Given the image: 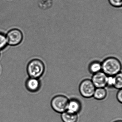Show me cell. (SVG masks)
Returning <instances> with one entry per match:
<instances>
[{"instance_id": "6da1fadb", "label": "cell", "mask_w": 122, "mask_h": 122, "mask_svg": "<svg viewBox=\"0 0 122 122\" xmlns=\"http://www.w3.org/2000/svg\"><path fill=\"white\" fill-rule=\"evenodd\" d=\"M101 65L102 71L107 76H115L121 72L122 66L120 62L114 57L106 58Z\"/></svg>"}, {"instance_id": "7a4b0ae2", "label": "cell", "mask_w": 122, "mask_h": 122, "mask_svg": "<svg viewBox=\"0 0 122 122\" xmlns=\"http://www.w3.org/2000/svg\"><path fill=\"white\" fill-rule=\"evenodd\" d=\"M45 71L44 63L38 59L31 61L27 67V72L30 77L39 78L43 75Z\"/></svg>"}, {"instance_id": "3957f363", "label": "cell", "mask_w": 122, "mask_h": 122, "mask_svg": "<svg viewBox=\"0 0 122 122\" xmlns=\"http://www.w3.org/2000/svg\"><path fill=\"white\" fill-rule=\"evenodd\" d=\"M69 100L65 96H56L51 100V107L55 112L58 113H62L67 110Z\"/></svg>"}, {"instance_id": "277c9868", "label": "cell", "mask_w": 122, "mask_h": 122, "mask_svg": "<svg viewBox=\"0 0 122 122\" xmlns=\"http://www.w3.org/2000/svg\"><path fill=\"white\" fill-rule=\"evenodd\" d=\"M96 88L91 80L85 79L81 82L79 90L81 95L85 98H90L93 96Z\"/></svg>"}, {"instance_id": "5b68a950", "label": "cell", "mask_w": 122, "mask_h": 122, "mask_svg": "<svg viewBox=\"0 0 122 122\" xmlns=\"http://www.w3.org/2000/svg\"><path fill=\"white\" fill-rule=\"evenodd\" d=\"M6 37L8 45L15 46L21 43L23 39V35L20 30L15 28L8 31Z\"/></svg>"}, {"instance_id": "8992f818", "label": "cell", "mask_w": 122, "mask_h": 122, "mask_svg": "<svg viewBox=\"0 0 122 122\" xmlns=\"http://www.w3.org/2000/svg\"><path fill=\"white\" fill-rule=\"evenodd\" d=\"M108 76L102 71L93 74L91 81L96 88H104L107 86Z\"/></svg>"}, {"instance_id": "52a82bcc", "label": "cell", "mask_w": 122, "mask_h": 122, "mask_svg": "<svg viewBox=\"0 0 122 122\" xmlns=\"http://www.w3.org/2000/svg\"><path fill=\"white\" fill-rule=\"evenodd\" d=\"M82 109V104L80 101L76 98L69 100L67 110L70 112L77 114Z\"/></svg>"}, {"instance_id": "ba28073f", "label": "cell", "mask_w": 122, "mask_h": 122, "mask_svg": "<svg viewBox=\"0 0 122 122\" xmlns=\"http://www.w3.org/2000/svg\"><path fill=\"white\" fill-rule=\"evenodd\" d=\"M26 87L27 89L31 92H37L40 89L41 82L38 78L30 77L26 82Z\"/></svg>"}, {"instance_id": "9c48e42d", "label": "cell", "mask_w": 122, "mask_h": 122, "mask_svg": "<svg viewBox=\"0 0 122 122\" xmlns=\"http://www.w3.org/2000/svg\"><path fill=\"white\" fill-rule=\"evenodd\" d=\"M61 118L63 122H77L78 119L77 114L67 111L61 113Z\"/></svg>"}, {"instance_id": "30bf717a", "label": "cell", "mask_w": 122, "mask_h": 122, "mask_svg": "<svg viewBox=\"0 0 122 122\" xmlns=\"http://www.w3.org/2000/svg\"><path fill=\"white\" fill-rule=\"evenodd\" d=\"M107 95V91L104 88H97L93 97L96 100H102L106 97Z\"/></svg>"}, {"instance_id": "8fae6325", "label": "cell", "mask_w": 122, "mask_h": 122, "mask_svg": "<svg viewBox=\"0 0 122 122\" xmlns=\"http://www.w3.org/2000/svg\"><path fill=\"white\" fill-rule=\"evenodd\" d=\"M89 70L90 72L94 74L101 71L102 65L99 61H94L91 63L89 65Z\"/></svg>"}, {"instance_id": "7c38bea8", "label": "cell", "mask_w": 122, "mask_h": 122, "mask_svg": "<svg viewBox=\"0 0 122 122\" xmlns=\"http://www.w3.org/2000/svg\"><path fill=\"white\" fill-rule=\"evenodd\" d=\"M115 83L113 87L118 90L122 89V74L121 72L114 76Z\"/></svg>"}, {"instance_id": "4fadbf2b", "label": "cell", "mask_w": 122, "mask_h": 122, "mask_svg": "<svg viewBox=\"0 0 122 122\" xmlns=\"http://www.w3.org/2000/svg\"><path fill=\"white\" fill-rule=\"evenodd\" d=\"M7 44L6 36L0 32V50L5 48Z\"/></svg>"}, {"instance_id": "5bb4252c", "label": "cell", "mask_w": 122, "mask_h": 122, "mask_svg": "<svg viewBox=\"0 0 122 122\" xmlns=\"http://www.w3.org/2000/svg\"><path fill=\"white\" fill-rule=\"evenodd\" d=\"M109 4L113 7L119 8L121 7L122 0H108Z\"/></svg>"}, {"instance_id": "9a60e30c", "label": "cell", "mask_w": 122, "mask_h": 122, "mask_svg": "<svg viewBox=\"0 0 122 122\" xmlns=\"http://www.w3.org/2000/svg\"><path fill=\"white\" fill-rule=\"evenodd\" d=\"M115 83L114 76H108L107 86L109 87H113Z\"/></svg>"}, {"instance_id": "2e32d148", "label": "cell", "mask_w": 122, "mask_h": 122, "mask_svg": "<svg viewBox=\"0 0 122 122\" xmlns=\"http://www.w3.org/2000/svg\"><path fill=\"white\" fill-rule=\"evenodd\" d=\"M116 97L118 101L121 103L122 102V89L119 90L117 92L116 95Z\"/></svg>"}, {"instance_id": "e0dca14e", "label": "cell", "mask_w": 122, "mask_h": 122, "mask_svg": "<svg viewBox=\"0 0 122 122\" xmlns=\"http://www.w3.org/2000/svg\"><path fill=\"white\" fill-rule=\"evenodd\" d=\"M122 122V121H121V120H118L115 121V122Z\"/></svg>"}, {"instance_id": "ac0fdd59", "label": "cell", "mask_w": 122, "mask_h": 122, "mask_svg": "<svg viewBox=\"0 0 122 122\" xmlns=\"http://www.w3.org/2000/svg\"></svg>"}]
</instances>
